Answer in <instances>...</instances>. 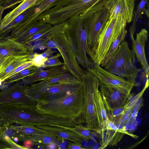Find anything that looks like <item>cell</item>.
Segmentation results:
<instances>
[{"mask_svg": "<svg viewBox=\"0 0 149 149\" xmlns=\"http://www.w3.org/2000/svg\"><path fill=\"white\" fill-rule=\"evenodd\" d=\"M28 85L19 82L2 89L0 91V105L13 104L36 105L38 103L27 96L25 91Z\"/></svg>", "mask_w": 149, "mask_h": 149, "instance_id": "obj_10", "label": "cell"}, {"mask_svg": "<svg viewBox=\"0 0 149 149\" xmlns=\"http://www.w3.org/2000/svg\"><path fill=\"white\" fill-rule=\"evenodd\" d=\"M50 132L56 137L63 140H68L75 143H81L86 139L77 133L64 127L49 126H36Z\"/></svg>", "mask_w": 149, "mask_h": 149, "instance_id": "obj_20", "label": "cell"}, {"mask_svg": "<svg viewBox=\"0 0 149 149\" xmlns=\"http://www.w3.org/2000/svg\"><path fill=\"white\" fill-rule=\"evenodd\" d=\"M135 1L136 0H135Z\"/></svg>", "mask_w": 149, "mask_h": 149, "instance_id": "obj_43", "label": "cell"}, {"mask_svg": "<svg viewBox=\"0 0 149 149\" xmlns=\"http://www.w3.org/2000/svg\"><path fill=\"white\" fill-rule=\"evenodd\" d=\"M16 141H29L34 145L41 146L43 148H51L54 144L59 145L64 140L55 136H26L17 132Z\"/></svg>", "mask_w": 149, "mask_h": 149, "instance_id": "obj_17", "label": "cell"}, {"mask_svg": "<svg viewBox=\"0 0 149 149\" xmlns=\"http://www.w3.org/2000/svg\"><path fill=\"white\" fill-rule=\"evenodd\" d=\"M24 0H6L5 1L1 6L5 10L12 8L15 7L16 4L21 2Z\"/></svg>", "mask_w": 149, "mask_h": 149, "instance_id": "obj_37", "label": "cell"}, {"mask_svg": "<svg viewBox=\"0 0 149 149\" xmlns=\"http://www.w3.org/2000/svg\"><path fill=\"white\" fill-rule=\"evenodd\" d=\"M146 89H143L125 105L120 107L111 108L102 98L108 119L116 125H119L123 121L126 114L131 113L134 108L142 98Z\"/></svg>", "mask_w": 149, "mask_h": 149, "instance_id": "obj_12", "label": "cell"}, {"mask_svg": "<svg viewBox=\"0 0 149 149\" xmlns=\"http://www.w3.org/2000/svg\"><path fill=\"white\" fill-rule=\"evenodd\" d=\"M126 25L125 21L118 17L108 20L92 50L95 64L100 65L111 43L125 29Z\"/></svg>", "mask_w": 149, "mask_h": 149, "instance_id": "obj_8", "label": "cell"}, {"mask_svg": "<svg viewBox=\"0 0 149 149\" xmlns=\"http://www.w3.org/2000/svg\"><path fill=\"white\" fill-rule=\"evenodd\" d=\"M81 79L84 100L80 116L81 122L86 127L99 134L100 128L95 100V87L99 81L94 74L88 70H84Z\"/></svg>", "mask_w": 149, "mask_h": 149, "instance_id": "obj_6", "label": "cell"}, {"mask_svg": "<svg viewBox=\"0 0 149 149\" xmlns=\"http://www.w3.org/2000/svg\"><path fill=\"white\" fill-rule=\"evenodd\" d=\"M34 50L30 44L24 45L11 39L0 42V57L17 56L32 54Z\"/></svg>", "mask_w": 149, "mask_h": 149, "instance_id": "obj_14", "label": "cell"}, {"mask_svg": "<svg viewBox=\"0 0 149 149\" xmlns=\"http://www.w3.org/2000/svg\"><path fill=\"white\" fill-rule=\"evenodd\" d=\"M33 65L31 61H28L26 62L17 67L6 75L4 78V81L8 77L20 72L24 69Z\"/></svg>", "mask_w": 149, "mask_h": 149, "instance_id": "obj_36", "label": "cell"}, {"mask_svg": "<svg viewBox=\"0 0 149 149\" xmlns=\"http://www.w3.org/2000/svg\"><path fill=\"white\" fill-rule=\"evenodd\" d=\"M63 0H41V1L35 9L34 14L37 19L44 11L58 4Z\"/></svg>", "mask_w": 149, "mask_h": 149, "instance_id": "obj_32", "label": "cell"}, {"mask_svg": "<svg viewBox=\"0 0 149 149\" xmlns=\"http://www.w3.org/2000/svg\"><path fill=\"white\" fill-rule=\"evenodd\" d=\"M135 0H114L109 10V19L120 18L127 23L132 21Z\"/></svg>", "mask_w": 149, "mask_h": 149, "instance_id": "obj_16", "label": "cell"}, {"mask_svg": "<svg viewBox=\"0 0 149 149\" xmlns=\"http://www.w3.org/2000/svg\"><path fill=\"white\" fill-rule=\"evenodd\" d=\"M0 148L1 149H28L19 145L7 135L4 128L0 125Z\"/></svg>", "mask_w": 149, "mask_h": 149, "instance_id": "obj_30", "label": "cell"}, {"mask_svg": "<svg viewBox=\"0 0 149 149\" xmlns=\"http://www.w3.org/2000/svg\"><path fill=\"white\" fill-rule=\"evenodd\" d=\"M31 45L34 50L39 49H56L62 56L63 66L68 72L78 79H81L84 70L79 64L69 40L65 33L33 42Z\"/></svg>", "mask_w": 149, "mask_h": 149, "instance_id": "obj_4", "label": "cell"}, {"mask_svg": "<svg viewBox=\"0 0 149 149\" xmlns=\"http://www.w3.org/2000/svg\"><path fill=\"white\" fill-rule=\"evenodd\" d=\"M32 54H27L15 57L13 61L0 74L3 81L6 75L26 62L31 61Z\"/></svg>", "mask_w": 149, "mask_h": 149, "instance_id": "obj_28", "label": "cell"}, {"mask_svg": "<svg viewBox=\"0 0 149 149\" xmlns=\"http://www.w3.org/2000/svg\"><path fill=\"white\" fill-rule=\"evenodd\" d=\"M135 56L133 51L129 48L127 42L124 40L120 43L116 53L104 66V69L135 84L141 70L134 65Z\"/></svg>", "mask_w": 149, "mask_h": 149, "instance_id": "obj_5", "label": "cell"}, {"mask_svg": "<svg viewBox=\"0 0 149 149\" xmlns=\"http://www.w3.org/2000/svg\"><path fill=\"white\" fill-rule=\"evenodd\" d=\"M10 56L5 58L0 57V74L2 72L1 69L3 68L8 61Z\"/></svg>", "mask_w": 149, "mask_h": 149, "instance_id": "obj_39", "label": "cell"}, {"mask_svg": "<svg viewBox=\"0 0 149 149\" xmlns=\"http://www.w3.org/2000/svg\"><path fill=\"white\" fill-rule=\"evenodd\" d=\"M99 86V81L95 87V100L96 113L100 128L99 134L102 139V143L103 142L104 134L107 130L108 118L100 91Z\"/></svg>", "mask_w": 149, "mask_h": 149, "instance_id": "obj_18", "label": "cell"}, {"mask_svg": "<svg viewBox=\"0 0 149 149\" xmlns=\"http://www.w3.org/2000/svg\"><path fill=\"white\" fill-rule=\"evenodd\" d=\"M78 79L67 72L54 75L40 82L31 84L34 86H40L64 81H71Z\"/></svg>", "mask_w": 149, "mask_h": 149, "instance_id": "obj_27", "label": "cell"}, {"mask_svg": "<svg viewBox=\"0 0 149 149\" xmlns=\"http://www.w3.org/2000/svg\"><path fill=\"white\" fill-rule=\"evenodd\" d=\"M148 36L147 30L142 29L136 34L135 39L134 36H130L132 42V50L140 63L142 69L147 76H149V67L146 58L145 47Z\"/></svg>", "mask_w": 149, "mask_h": 149, "instance_id": "obj_13", "label": "cell"}, {"mask_svg": "<svg viewBox=\"0 0 149 149\" xmlns=\"http://www.w3.org/2000/svg\"><path fill=\"white\" fill-rule=\"evenodd\" d=\"M100 89L102 98L111 108L120 107L126 105L133 95L122 92L114 88L100 84Z\"/></svg>", "mask_w": 149, "mask_h": 149, "instance_id": "obj_15", "label": "cell"}, {"mask_svg": "<svg viewBox=\"0 0 149 149\" xmlns=\"http://www.w3.org/2000/svg\"><path fill=\"white\" fill-rule=\"evenodd\" d=\"M3 82V81L2 80V79L0 78V87L1 86Z\"/></svg>", "mask_w": 149, "mask_h": 149, "instance_id": "obj_42", "label": "cell"}, {"mask_svg": "<svg viewBox=\"0 0 149 149\" xmlns=\"http://www.w3.org/2000/svg\"><path fill=\"white\" fill-rule=\"evenodd\" d=\"M96 11L90 9L66 22L68 27L65 33L79 64L86 70L93 65L94 54L88 45L87 38L89 24Z\"/></svg>", "mask_w": 149, "mask_h": 149, "instance_id": "obj_1", "label": "cell"}, {"mask_svg": "<svg viewBox=\"0 0 149 149\" xmlns=\"http://www.w3.org/2000/svg\"><path fill=\"white\" fill-rule=\"evenodd\" d=\"M41 1V0H36L33 5L16 17L7 26L1 30L0 42L4 40L15 27L32 14Z\"/></svg>", "mask_w": 149, "mask_h": 149, "instance_id": "obj_22", "label": "cell"}, {"mask_svg": "<svg viewBox=\"0 0 149 149\" xmlns=\"http://www.w3.org/2000/svg\"><path fill=\"white\" fill-rule=\"evenodd\" d=\"M113 0H63L41 13L37 20L53 25L66 22L74 16L91 8L96 10L107 8Z\"/></svg>", "mask_w": 149, "mask_h": 149, "instance_id": "obj_2", "label": "cell"}, {"mask_svg": "<svg viewBox=\"0 0 149 149\" xmlns=\"http://www.w3.org/2000/svg\"><path fill=\"white\" fill-rule=\"evenodd\" d=\"M36 0H24L18 6L7 13L1 19L0 31L11 22L16 17L33 5Z\"/></svg>", "mask_w": 149, "mask_h": 149, "instance_id": "obj_23", "label": "cell"}, {"mask_svg": "<svg viewBox=\"0 0 149 149\" xmlns=\"http://www.w3.org/2000/svg\"><path fill=\"white\" fill-rule=\"evenodd\" d=\"M68 27V24L66 22L53 25L49 28L32 35L21 43L24 45L30 44L38 40L64 33Z\"/></svg>", "mask_w": 149, "mask_h": 149, "instance_id": "obj_21", "label": "cell"}, {"mask_svg": "<svg viewBox=\"0 0 149 149\" xmlns=\"http://www.w3.org/2000/svg\"><path fill=\"white\" fill-rule=\"evenodd\" d=\"M40 68L35 65L29 67L20 72L6 79L2 82L0 87L1 89H3L11 84L18 81L38 71Z\"/></svg>", "mask_w": 149, "mask_h": 149, "instance_id": "obj_25", "label": "cell"}, {"mask_svg": "<svg viewBox=\"0 0 149 149\" xmlns=\"http://www.w3.org/2000/svg\"><path fill=\"white\" fill-rule=\"evenodd\" d=\"M83 100L81 82L76 89L63 97L38 103L36 107L39 110L48 114L58 117L77 119L81 122Z\"/></svg>", "mask_w": 149, "mask_h": 149, "instance_id": "obj_3", "label": "cell"}, {"mask_svg": "<svg viewBox=\"0 0 149 149\" xmlns=\"http://www.w3.org/2000/svg\"><path fill=\"white\" fill-rule=\"evenodd\" d=\"M148 3V0H141L137 6V9L132 18V24L130 29V36H134L136 30L137 22L140 16L144 13L146 9L145 6Z\"/></svg>", "mask_w": 149, "mask_h": 149, "instance_id": "obj_31", "label": "cell"}, {"mask_svg": "<svg viewBox=\"0 0 149 149\" xmlns=\"http://www.w3.org/2000/svg\"><path fill=\"white\" fill-rule=\"evenodd\" d=\"M61 56L60 53H58L55 55L49 58L45 61L41 68H48L52 67L63 65V63L61 62L59 59Z\"/></svg>", "mask_w": 149, "mask_h": 149, "instance_id": "obj_34", "label": "cell"}, {"mask_svg": "<svg viewBox=\"0 0 149 149\" xmlns=\"http://www.w3.org/2000/svg\"><path fill=\"white\" fill-rule=\"evenodd\" d=\"M4 127L16 131L20 134L24 135L48 136H55L49 131L34 126L14 125H12Z\"/></svg>", "mask_w": 149, "mask_h": 149, "instance_id": "obj_24", "label": "cell"}, {"mask_svg": "<svg viewBox=\"0 0 149 149\" xmlns=\"http://www.w3.org/2000/svg\"><path fill=\"white\" fill-rule=\"evenodd\" d=\"M87 70L97 77L100 85L114 88L126 94H131L134 86V83L107 71L97 64L93 65Z\"/></svg>", "mask_w": 149, "mask_h": 149, "instance_id": "obj_9", "label": "cell"}, {"mask_svg": "<svg viewBox=\"0 0 149 149\" xmlns=\"http://www.w3.org/2000/svg\"><path fill=\"white\" fill-rule=\"evenodd\" d=\"M68 148L71 149H82L85 148L83 147L81 143H75L73 142H69Z\"/></svg>", "mask_w": 149, "mask_h": 149, "instance_id": "obj_38", "label": "cell"}, {"mask_svg": "<svg viewBox=\"0 0 149 149\" xmlns=\"http://www.w3.org/2000/svg\"><path fill=\"white\" fill-rule=\"evenodd\" d=\"M109 10L106 7L95 13L90 23L88 33V43L92 51L100 34L109 20Z\"/></svg>", "mask_w": 149, "mask_h": 149, "instance_id": "obj_11", "label": "cell"}, {"mask_svg": "<svg viewBox=\"0 0 149 149\" xmlns=\"http://www.w3.org/2000/svg\"><path fill=\"white\" fill-rule=\"evenodd\" d=\"M67 72L63 65L52 67L45 70L40 68L37 72L22 79L18 82L21 85H28L42 81L54 75Z\"/></svg>", "mask_w": 149, "mask_h": 149, "instance_id": "obj_19", "label": "cell"}, {"mask_svg": "<svg viewBox=\"0 0 149 149\" xmlns=\"http://www.w3.org/2000/svg\"><path fill=\"white\" fill-rule=\"evenodd\" d=\"M52 26L37 20L14 40L21 43L32 35L49 28Z\"/></svg>", "mask_w": 149, "mask_h": 149, "instance_id": "obj_26", "label": "cell"}, {"mask_svg": "<svg viewBox=\"0 0 149 149\" xmlns=\"http://www.w3.org/2000/svg\"><path fill=\"white\" fill-rule=\"evenodd\" d=\"M47 59L45 58L41 54L35 53L32 55L31 61L33 65L38 68H41Z\"/></svg>", "mask_w": 149, "mask_h": 149, "instance_id": "obj_35", "label": "cell"}, {"mask_svg": "<svg viewBox=\"0 0 149 149\" xmlns=\"http://www.w3.org/2000/svg\"><path fill=\"white\" fill-rule=\"evenodd\" d=\"M6 0H0V6H1L3 3Z\"/></svg>", "mask_w": 149, "mask_h": 149, "instance_id": "obj_41", "label": "cell"}, {"mask_svg": "<svg viewBox=\"0 0 149 149\" xmlns=\"http://www.w3.org/2000/svg\"><path fill=\"white\" fill-rule=\"evenodd\" d=\"M5 9L2 7L1 6H0V24L1 20L3 13Z\"/></svg>", "mask_w": 149, "mask_h": 149, "instance_id": "obj_40", "label": "cell"}, {"mask_svg": "<svg viewBox=\"0 0 149 149\" xmlns=\"http://www.w3.org/2000/svg\"><path fill=\"white\" fill-rule=\"evenodd\" d=\"M127 33V31L125 29L117 38L112 42L106 56L100 64V66L101 67H104L116 53L120 43L125 40V38Z\"/></svg>", "mask_w": 149, "mask_h": 149, "instance_id": "obj_29", "label": "cell"}, {"mask_svg": "<svg viewBox=\"0 0 149 149\" xmlns=\"http://www.w3.org/2000/svg\"><path fill=\"white\" fill-rule=\"evenodd\" d=\"M81 82V79L38 87L30 84L28 85L25 93L38 104L63 97L76 89Z\"/></svg>", "mask_w": 149, "mask_h": 149, "instance_id": "obj_7", "label": "cell"}, {"mask_svg": "<svg viewBox=\"0 0 149 149\" xmlns=\"http://www.w3.org/2000/svg\"><path fill=\"white\" fill-rule=\"evenodd\" d=\"M64 127L79 134L86 140L91 139L92 137L93 134L92 131L84 126L82 124H77L73 127Z\"/></svg>", "mask_w": 149, "mask_h": 149, "instance_id": "obj_33", "label": "cell"}]
</instances>
